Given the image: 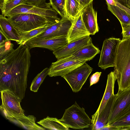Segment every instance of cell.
Returning a JSON list of instances; mask_svg holds the SVG:
<instances>
[{
    "mask_svg": "<svg viewBox=\"0 0 130 130\" xmlns=\"http://www.w3.org/2000/svg\"><path fill=\"white\" fill-rule=\"evenodd\" d=\"M30 50L27 45L20 44L0 60V91L9 90L21 101L27 87L30 65Z\"/></svg>",
    "mask_w": 130,
    "mask_h": 130,
    "instance_id": "cell-1",
    "label": "cell"
},
{
    "mask_svg": "<svg viewBox=\"0 0 130 130\" xmlns=\"http://www.w3.org/2000/svg\"><path fill=\"white\" fill-rule=\"evenodd\" d=\"M113 72L118 92L130 87V37H123L116 51Z\"/></svg>",
    "mask_w": 130,
    "mask_h": 130,
    "instance_id": "cell-2",
    "label": "cell"
},
{
    "mask_svg": "<svg viewBox=\"0 0 130 130\" xmlns=\"http://www.w3.org/2000/svg\"><path fill=\"white\" fill-rule=\"evenodd\" d=\"M6 17L20 33L53 24L44 17L32 14L21 13Z\"/></svg>",
    "mask_w": 130,
    "mask_h": 130,
    "instance_id": "cell-3",
    "label": "cell"
},
{
    "mask_svg": "<svg viewBox=\"0 0 130 130\" xmlns=\"http://www.w3.org/2000/svg\"><path fill=\"white\" fill-rule=\"evenodd\" d=\"M59 121L65 125L74 129H83L89 127L92 124L91 119L76 102L65 110Z\"/></svg>",
    "mask_w": 130,
    "mask_h": 130,
    "instance_id": "cell-4",
    "label": "cell"
},
{
    "mask_svg": "<svg viewBox=\"0 0 130 130\" xmlns=\"http://www.w3.org/2000/svg\"><path fill=\"white\" fill-rule=\"evenodd\" d=\"M23 13L41 16L52 24L58 22L61 19L58 16V13L51 7L45 8L27 4L19 5L4 15L6 17L7 15Z\"/></svg>",
    "mask_w": 130,
    "mask_h": 130,
    "instance_id": "cell-5",
    "label": "cell"
},
{
    "mask_svg": "<svg viewBox=\"0 0 130 130\" xmlns=\"http://www.w3.org/2000/svg\"><path fill=\"white\" fill-rule=\"evenodd\" d=\"M117 94L108 119V125L130 113V87L118 92Z\"/></svg>",
    "mask_w": 130,
    "mask_h": 130,
    "instance_id": "cell-6",
    "label": "cell"
},
{
    "mask_svg": "<svg viewBox=\"0 0 130 130\" xmlns=\"http://www.w3.org/2000/svg\"><path fill=\"white\" fill-rule=\"evenodd\" d=\"M0 92L2 103L0 109L6 118L25 115L20 104L22 101L13 92L8 89Z\"/></svg>",
    "mask_w": 130,
    "mask_h": 130,
    "instance_id": "cell-7",
    "label": "cell"
},
{
    "mask_svg": "<svg viewBox=\"0 0 130 130\" xmlns=\"http://www.w3.org/2000/svg\"><path fill=\"white\" fill-rule=\"evenodd\" d=\"M89 60L86 59H71L66 57L52 62L49 68L50 77L60 76L63 77Z\"/></svg>",
    "mask_w": 130,
    "mask_h": 130,
    "instance_id": "cell-8",
    "label": "cell"
},
{
    "mask_svg": "<svg viewBox=\"0 0 130 130\" xmlns=\"http://www.w3.org/2000/svg\"><path fill=\"white\" fill-rule=\"evenodd\" d=\"M121 41L120 38L111 37L104 41L98 64L102 69L114 67L117 48Z\"/></svg>",
    "mask_w": 130,
    "mask_h": 130,
    "instance_id": "cell-9",
    "label": "cell"
},
{
    "mask_svg": "<svg viewBox=\"0 0 130 130\" xmlns=\"http://www.w3.org/2000/svg\"><path fill=\"white\" fill-rule=\"evenodd\" d=\"M92 71L93 68L86 62L62 77L67 82L73 91L77 92L81 90Z\"/></svg>",
    "mask_w": 130,
    "mask_h": 130,
    "instance_id": "cell-10",
    "label": "cell"
},
{
    "mask_svg": "<svg viewBox=\"0 0 130 130\" xmlns=\"http://www.w3.org/2000/svg\"><path fill=\"white\" fill-rule=\"evenodd\" d=\"M74 19L69 18H62L59 22L48 26L43 32L32 38L49 39L67 36Z\"/></svg>",
    "mask_w": 130,
    "mask_h": 130,
    "instance_id": "cell-11",
    "label": "cell"
},
{
    "mask_svg": "<svg viewBox=\"0 0 130 130\" xmlns=\"http://www.w3.org/2000/svg\"><path fill=\"white\" fill-rule=\"evenodd\" d=\"M68 43L67 36L49 39H39L32 38L28 41L25 45L30 49L38 47L55 51Z\"/></svg>",
    "mask_w": 130,
    "mask_h": 130,
    "instance_id": "cell-12",
    "label": "cell"
},
{
    "mask_svg": "<svg viewBox=\"0 0 130 130\" xmlns=\"http://www.w3.org/2000/svg\"><path fill=\"white\" fill-rule=\"evenodd\" d=\"M116 80L113 72H111L108 75L105 90L99 106L96 112L92 116L91 128L95 125L96 120L110 97L114 94L115 83Z\"/></svg>",
    "mask_w": 130,
    "mask_h": 130,
    "instance_id": "cell-13",
    "label": "cell"
},
{
    "mask_svg": "<svg viewBox=\"0 0 130 130\" xmlns=\"http://www.w3.org/2000/svg\"><path fill=\"white\" fill-rule=\"evenodd\" d=\"M91 39L90 36H88L68 43L53 52V54L57 59L70 56L87 44Z\"/></svg>",
    "mask_w": 130,
    "mask_h": 130,
    "instance_id": "cell-14",
    "label": "cell"
},
{
    "mask_svg": "<svg viewBox=\"0 0 130 130\" xmlns=\"http://www.w3.org/2000/svg\"><path fill=\"white\" fill-rule=\"evenodd\" d=\"M92 2L81 11L84 23L90 35H94L99 31L97 23V12L94 9Z\"/></svg>",
    "mask_w": 130,
    "mask_h": 130,
    "instance_id": "cell-15",
    "label": "cell"
},
{
    "mask_svg": "<svg viewBox=\"0 0 130 130\" xmlns=\"http://www.w3.org/2000/svg\"><path fill=\"white\" fill-rule=\"evenodd\" d=\"M90 35L83 21L81 12L74 19L68 31L67 36L68 42L69 43Z\"/></svg>",
    "mask_w": 130,
    "mask_h": 130,
    "instance_id": "cell-16",
    "label": "cell"
},
{
    "mask_svg": "<svg viewBox=\"0 0 130 130\" xmlns=\"http://www.w3.org/2000/svg\"><path fill=\"white\" fill-rule=\"evenodd\" d=\"M0 32L5 39L15 41L17 44L21 40L20 33L15 28L7 18L3 14L0 15Z\"/></svg>",
    "mask_w": 130,
    "mask_h": 130,
    "instance_id": "cell-17",
    "label": "cell"
},
{
    "mask_svg": "<svg viewBox=\"0 0 130 130\" xmlns=\"http://www.w3.org/2000/svg\"><path fill=\"white\" fill-rule=\"evenodd\" d=\"M10 121L14 123L21 127L27 129L44 130L46 129L36 123V118L34 116L23 115L13 116L7 118Z\"/></svg>",
    "mask_w": 130,
    "mask_h": 130,
    "instance_id": "cell-18",
    "label": "cell"
},
{
    "mask_svg": "<svg viewBox=\"0 0 130 130\" xmlns=\"http://www.w3.org/2000/svg\"><path fill=\"white\" fill-rule=\"evenodd\" d=\"M100 52L99 48L93 44L91 39L87 44L79 50L66 57L70 59H87L89 61L92 60Z\"/></svg>",
    "mask_w": 130,
    "mask_h": 130,
    "instance_id": "cell-19",
    "label": "cell"
},
{
    "mask_svg": "<svg viewBox=\"0 0 130 130\" xmlns=\"http://www.w3.org/2000/svg\"><path fill=\"white\" fill-rule=\"evenodd\" d=\"M117 94H113L110 98L103 110L99 116L92 130H100L108 125V119L114 101Z\"/></svg>",
    "mask_w": 130,
    "mask_h": 130,
    "instance_id": "cell-20",
    "label": "cell"
},
{
    "mask_svg": "<svg viewBox=\"0 0 130 130\" xmlns=\"http://www.w3.org/2000/svg\"><path fill=\"white\" fill-rule=\"evenodd\" d=\"M116 2V6L107 4L108 9L117 18L120 23L130 24V9Z\"/></svg>",
    "mask_w": 130,
    "mask_h": 130,
    "instance_id": "cell-21",
    "label": "cell"
},
{
    "mask_svg": "<svg viewBox=\"0 0 130 130\" xmlns=\"http://www.w3.org/2000/svg\"><path fill=\"white\" fill-rule=\"evenodd\" d=\"M37 123L45 129L50 130H68L69 128L56 118L47 116Z\"/></svg>",
    "mask_w": 130,
    "mask_h": 130,
    "instance_id": "cell-22",
    "label": "cell"
},
{
    "mask_svg": "<svg viewBox=\"0 0 130 130\" xmlns=\"http://www.w3.org/2000/svg\"><path fill=\"white\" fill-rule=\"evenodd\" d=\"M66 10L68 17L74 19L82 11L77 0H66Z\"/></svg>",
    "mask_w": 130,
    "mask_h": 130,
    "instance_id": "cell-23",
    "label": "cell"
},
{
    "mask_svg": "<svg viewBox=\"0 0 130 130\" xmlns=\"http://www.w3.org/2000/svg\"><path fill=\"white\" fill-rule=\"evenodd\" d=\"M49 68H46L38 74L33 80L30 86V90L33 92H37L39 88L46 76L48 75Z\"/></svg>",
    "mask_w": 130,
    "mask_h": 130,
    "instance_id": "cell-24",
    "label": "cell"
},
{
    "mask_svg": "<svg viewBox=\"0 0 130 130\" xmlns=\"http://www.w3.org/2000/svg\"><path fill=\"white\" fill-rule=\"evenodd\" d=\"M48 26L41 27L25 32H19L21 35V40L18 44L25 45L28 41L43 32Z\"/></svg>",
    "mask_w": 130,
    "mask_h": 130,
    "instance_id": "cell-25",
    "label": "cell"
},
{
    "mask_svg": "<svg viewBox=\"0 0 130 130\" xmlns=\"http://www.w3.org/2000/svg\"><path fill=\"white\" fill-rule=\"evenodd\" d=\"M52 8L55 10L62 17L68 18L66 13V0H49Z\"/></svg>",
    "mask_w": 130,
    "mask_h": 130,
    "instance_id": "cell-26",
    "label": "cell"
},
{
    "mask_svg": "<svg viewBox=\"0 0 130 130\" xmlns=\"http://www.w3.org/2000/svg\"><path fill=\"white\" fill-rule=\"evenodd\" d=\"M26 4V0H9L0 5L2 14L4 15L17 6Z\"/></svg>",
    "mask_w": 130,
    "mask_h": 130,
    "instance_id": "cell-27",
    "label": "cell"
},
{
    "mask_svg": "<svg viewBox=\"0 0 130 130\" xmlns=\"http://www.w3.org/2000/svg\"><path fill=\"white\" fill-rule=\"evenodd\" d=\"M117 130H130V113L109 125Z\"/></svg>",
    "mask_w": 130,
    "mask_h": 130,
    "instance_id": "cell-28",
    "label": "cell"
},
{
    "mask_svg": "<svg viewBox=\"0 0 130 130\" xmlns=\"http://www.w3.org/2000/svg\"><path fill=\"white\" fill-rule=\"evenodd\" d=\"M13 47L10 40L6 39L0 43V60L14 50Z\"/></svg>",
    "mask_w": 130,
    "mask_h": 130,
    "instance_id": "cell-29",
    "label": "cell"
},
{
    "mask_svg": "<svg viewBox=\"0 0 130 130\" xmlns=\"http://www.w3.org/2000/svg\"><path fill=\"white\" fill-rule=\"evenodd\" d=\"M26 4L36 6L48 8L51 7L50 3H46L44 0H26Z\"/></svg>",
    "mask_w": 130,
    "mask_h": 130,
    "instance_id": "cell-30",
    "label": "cell"
},
{
    "mask_svg": "<svg viewBox=\"0 0 130 130\" xmlns=\"http://www.w3.org/2000/svg\"><path fill=\"white\" fill-rule=\"evenodd\" d=\"M120 24L122 29L123 37H130V24Z\"/></svg>",
    "mask_w": 130,
    "mask_h": 130,
    "instance_id": "cell-31",
    "label": "cell"
},
{
    "mask_svg": "<svg viewBox=\"0 0 130 130\" xmlns=\"http://www.w3.org/2000/svg\"><path fill=\"white\" fill-rule=\"evenodd\" d=\"M101 73V72H96L91 76L90 79V86L98 82Z\"/></svg>",
    "mask_w": 130,
    "mask_h": 130,
    "instance_id": "cell-32",
    "label": "cell"
},
{
    "mask_svg": "<svg viewBox=\"0 0 130 130\" xmlns=\"http://www.w3.org/2000/svg\"><path fill=\"white\" fill-rule=\"evenodd\" d=\"M93 0H79L80 8L82 10Z\"/></svg>",
    "mask_w": 130,
    "mask_h": 130,
    "instance_id": "cell-33",
    "label": "cell"
},
{
    "mask_svg": "<svg viewBox=\"0 0 130 130\" xmlns=\"http://www.w3.org/2000/svg\"><path fill=\"white\" fill-rule=\"evenodd\" d=\"M107 4L112 6H116V2L115 0H105Z\"/></svg>",
    "mask_w": 130,
    "mask_h": 130,
    "instance_id": "cell-34",
    "label": "cell"
},
{
    "mask_svg": "<svg viewBox=\"0 0 130 130\" xmlns=\"http://www.w3.org/2000/svg\"><path fill=\"white\" fill-rule=\"evenodd\" d=\"M122 5L127 7L130 9V0H126Z\"/></svg>",
    "mask_w": 130,
    "mask_h": 130,
    "instance_id": "cell-35",
    "label": "cell"
},
{
    "mask_svg": "<svg viewBox=\"0 0 130 130\" xmlns=\"http://www.w3.org/2000/svg\"><path fill=\"white\" fill-rule=\"evenodd\" d=\"M115 1L118 2L122 5H123L126 0H115Z\"/></svg>",
    "mask_w": 130,
    "mask_h": 130,
    "instance_id": "cell-36",
    "label": "cell"
},
{
    "mask_svg": "<svg viewBox=\"0 0 130 130\" xmlns=\"http://www.w3.org/2000/svg\"><path fill=\"white\" fill-rule=\"evenodd\" d=\"M3 36L2 34L0 32V42H1L3 40H2V36Z\"/></svg>",
    "mask_w": 130,
    "mask_h": 130,
    "instance_id": "cell-37",
    "label": "cell"
},
{
    "mask_svg": "<svg viewBox=\"0 0 130 130\" xmlns=\"http://www.w3.org/2000/svg\"><path fill=\"white\" fill-rule=\"evenodd\" d=\"M4 0H0V5L2 4L3 3Z\"/></svg>",
    "mask_w": 130,
    "mask_h": 130,
    "instance_id": "cell-38",
    "label": "cell"
},
{
    "mask_svg": "<svg viewBox=\"0 0 130 130\" xmlns=\"http://www.w3.org/2000/svg\"><path fill=\"white\" fill-rule=\"evenodd\" d=\"M9 0H4L3 3L2 4H3V3H6V2H7ZM2 4H1V5H2Z\"/></svg>",
    "mask_w": 130,
    "mask_h": 130,
    "instance_id": "cell-39",
    "label": "cell"
},
{
    "mask_svg": "<svg viewBox=\"0 0 130 130\" xmlns=\"http://www.w3.org/2000/svg\"><path fill=\"white\" fill-rule=\"evenodd\" d=\"M79 2V0H77Z\"/></svg>",
    "mask_w": 130,
    "mask_h": 130,
    "instance_id": "cell-40",
    "label": "cell"
}]
</instances>
